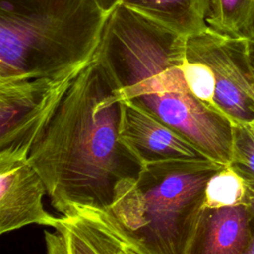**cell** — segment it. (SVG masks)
I'll return each instance as SVG.
<instances>
[{
  "mask_svg": "<svg viewBox=\"0 0 254 254\" xmlns=\"http://www.w3.org/2000/svg\"><path fill=\"white\" fill-rule=\"evenodd\" d=\"M123 100L93 59L73 78L28 160L62 215L78 208L109 209L116 187L136 178L143 162L121 139Z\"/></svg>",
  "mask_w": 254,
  "mask_h": 254,
  "instance_id": "obj_1",
  "label": "cell"
},
{
  "mask_svg": "<svg viewBox=\"0 0 254 254\" xmlns=\"http://www.w3.org/2000/svg\"><path fill=\"white\" fill-rule=\"evenodd\" d=\"M109 14L93 0H0V79H62L95 57Z\"/></svg>",
  "mask_w": 254,
  "mask_h": 254,
  "instance_id": "obj_2",
  "label": "cell"
},
{
  "mask_svg": "<svg viewBox=\"0 0 254 254\" xmlns=\"http://www.w3.org/2000/svg\"><path fill=\"white\" fill-rule=\"evenodd\" d=\"M212 160L146 163L115 189L110 213L148 254H189L203 208Z\"/></svg>",
  "mask_w": 254,
  "mask_h": 254,
  "instance_id": "obj_3",
  "label": "cell"
},
{
  "mask_svg": "<svg viewBox=\"0 0 254 254\" xmlns=\"http://www.w3.org/2000/svg\"><path fill=\"white\" fill-rule=\"evenodd\" d=\"M77 73L62 79H0V158L29 157Z\"/></svg>",
  "mask_w": 254,
  "mask_h": 254,
  "instance_id": "obj_4",
  "label": "cell"
},
{
  "mask_svg": "<svg viewBox=\"0 0 254 254\" xmlns=\"http://www.w3.org/2000/svg\"><path fill=\"white\" fill-rule=\"evenodd\" d=\"M186 56L210 67L218 111L233 124L254 122V70L247 38L229 37L207 27L187 37Z\"/></svg>",
  "mask_w": 254,
  "mask_h": 254,
  "instance_id": "obj_5",
  "label": "cell"
},
{
  "mask_svg": "<svg viewBox=\"0 0 254 254\" xmlns=\"http://www.w3.org/2000/svg\"><path fill=\"white\" fill-rule=\"evenodd\" d=\"M46 193V185L28 158H0V233L30 224L57 230L61 217L46 210L43 203Z\"/></svg>",
  "mask_w": 254,
  "mask_h": 254,
  "instance_id": "obj_6",
  "label": "cell"
},
{
  "mask_svg": "<svg viewBox=\"0 0 254 254\" xmlns=\"http://www.w3.org/2000/svg\"><path fill=\"white\" fill-rule=\"evenodd\" d=\"M119 133L143 164L172 160H211L175 128L131 100H123Z\"/></svg>",
  "mask_w": 254,
  "mask_h": 254,
  "instance_id": "obj_7",
  "label": "cell"
},
{
  "mask_svg": "<svg viewBox=\"0 0 254 254\" xmlns=\"http://www.w3.org/2000/svg\"><path fill=\"white\" fill-rule=\"evenodd\" d=\"M253 221L247 204L203 207L189 254H245Z\"/></svg>",
  "mask_w": 254,
  "mask_h": 254,
  "instance_id": "obj_8",
  "label": "cell"
},
{
  "mask_svg": "<svg viewBox=\"0 0 254 254\" xmlns=\"http://www.w3.org/2000/svg\"><path fill=\"white\" fill-rule=\"evenodd\" d=\"M62 218L84 236L99 254H148L107 209L78 208Z\"/></svg>",
  "mask_w": 254,
  "mask_h": 254,
  "instance_id": "obj_9",
  "label": "cell"
},
{
  "mask_svg": "<svg viewBox=\"0 0 254 254\" xmlns=\"http://www.w3.org/2000/svg\"><path fill=\"white\" fill-rule=\"evenodd\" d=\"M121 5L184 37L208 27L210 0H122Z\"/></svg>",
  "mask_w": 254,
  "mask_h": 254,
  "instance_id": "obj_10",
  "label": "cell"
},
{
  "mask_svg": "<svg viewBox=\"0 0 254 254\" xmlns=\"http://www.w3.org/2000/svg\"><path fill=\"white\" fill-rule=\"evenodd\" d=\"M206 24L217 33L248 38L254 30V0H210Z\"/></svg>",
  "mask_w": 254,
  "mask_h": 254,
  "instance_id": "obj_11",
  "label": "cell"
},
{
  "mask_svg": "<svg viewBox=\"0 0 254 254\" xmlns=\"http://www.w3.org/2000/svg\"><path fill=\"white\" fill-rule=\"evenodd\" d=\"M247 186L244 178L231 166H224L208 180L203 207L218 208L246 204Z\"/></svg>",
  "mask_w": 254,
  "mask_h": 254,
  "instance_id": "obj_12",
  "label": "cell"
},
{
  "mask_svg": "<svg viewBox=\"0 0 254 254\" xmlns=\"http://www.w3.org/2000/svg\"><path fill=\"white\" fill-rule=\"evenodd\" d=\"M182 68L190 92L203 103L216 109L214 104L215 81L210 67L197 60L190 59L186 56Z\"/></svg>",
  "mask_w": 254,
  "mask_h": 254,
  "instance_id": "obj_13",
  "label": "cell"
},
{
  "mask_svg": "<svg viewBox=\"0 0 254 254\" xmlns=\"http://www.w3.org/2000/svg\"><path fill=\"white\" fill-rule=\"evenodd\" d=\"M230 165L244 179L254 180V130L248 124H233Z\"/></svg>",
  "mask_w": 254,
  "mask_h": 254,
  "instance_id": "obj_14",
  "label": "cell"
},
{
  "mask_svg": "<svg viewBox=\"0 0 254 254\" xmlns=\"http://www.w3.org/2000/svg\"><path fill=\"white\" fill-rule=\"evenodd\" d=\"M64 233L68 254H99L98 251L75 228L66 223L61 216V225L57 229Z\"/></svg>",
  "mask_w": 254,
  "mask_h": 254,
  "instance_id": "obj_15",
  "label": "cell"
},
{
  "mask_svg": "<svg viewBox=\"0 0 254 254\" xmlns=\"http://www.w3.org/2000/svg\"><path fill=\"white\" fill-rule=\"evenodd\" d=\"M46 254H68L65 237L63 232L56 230L45 231Z\"/></svg>",
  "mask_w": 254,
  "mask_h": 254,
  "instance_id": "obj_16",
  "label": "cell"
},
{
  "mask_svg": "<svg viewBox=\"0 0 254 254\" xmlns=\"http://www.w3.org/2000/svg\"><path fill=\"white\" fill-rule=\"evenodd\" d=\"M247 186V195H246V204L249 206L252 215L253 221V233L250 245L245 254H254V180L244 179Z\"/></svg>",
  "mask_w": 254,
  "mask_h": 254,
  "instance_id": "obj_17",
  "label": "cell"
},
{
  "mask_svg": "<svg viewBox=\"0 0 254 254\" xmlns=\"http://www.w3.org/2000/svg\"><path fill=\"white\" fill-rule=\"evenodd\" d=\"M98 7L106 14H111L119 5H121L122 0H93Z\"/></svg>",
  "mask_w": 254,
  "mask_h": 254,
  "instance_id": "obj_18",
  "label": "cell"
},
{
  "mask_svg": "<svg viewBox=\"0 0 254 254\" xmlns=\"http://www.w3.org/2000/svg\"><path fill=\"white\" fill-rule=\"evenodd\" d=\"M247 43H248V54H249L250 62L254 70V30L251 33V35L247 38Z\"/></svg>",
  "mask_w": 254,
  "mask_h": 254,
  "instance_id": "obj_19",
  "label": "cell"
},
{
  "mask_svg": "<svg viewBox=\"0 0 254 254\" xmlns=\"http://www.w3.org/2000/svg\"><path fill=\"white\" fill-rule=\"evenodd\" d=\"M248 125H249L253 130H254V122H253V123H250V124H248Z\"/></svg>",
  "mask_w": 254,
  "mask_h": 254,
  "instance_id": "obj_20",
  "label": "cell"
}]
</instances>
